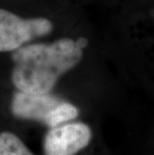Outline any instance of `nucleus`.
<instances>
[{
    "label": "nucleus",
    "mask_w": 154,
    "mask_h": 155,
    "mask_svg": "<svg viewBox=\"0 0 154 155\" xmlns=\"http://www.w3.org/2000/svg\"><path fill=\"white\" fill-rule=\"evenodd\" d=\"M82 48L79 42L70 38L21 46L12 55L13 84L28 93H49L61 75L80 62Z\"/></svg>",
    "instance_id": "nucleus-1"
},
{
    "label": "nucleus",
    "mask_w": 154,
    "mask_h": 155,
    "mask_svg": "<svg viewBox=\"0 0 154 155\" xmlns=\"http://www.w3.org/2000/svg\"><path fill=\"white\" fill-rule=\"evenodd\" d=\"M52 28L46 18L24 19L0 8V52L14 51L33 38L50 33Z\"/></svg>",
    "instance_id": "nucleus-2"
},
{
    "label": "nucleus",
    "mask_w": 154,
    "mask_h": 155,
    "mask_svg": "<svg viewBox=\"0 0 154 155\" xmlns=\"http://www.w3.org/2000/svg\"><path fill=\"white\" fill-rule=\"evenodd\" d=\"M90 127L81 122L50 128L44 138V155H75L89 144Z\"/></svg>",
    "instance_id": "nucleus-3"
},
{
    "label": "nucleus",
    "mask_w": 154,
    "mask_h": 155,
    "mask_svg": "<svg viewBox=\"0 0 154 155\" xmlns=\"http://www.w3.org/2000/svg\"><path fill=\"white\" fill-rule=\"evenodd\" d=\"M62 100L50 93H28L18 90L13 96L11 110L21 119L40 121L46 124L49 115Z\"/></svg>",
    "instance_id": "nucleus-4"
},
{
    "label": "nucleus",
    "mask_w": 154,
    "mask_h": 155,
    "mask_svg": "<svg viewBox=\"0 0 154 155\" xmlns=\"http://www.w3.org/2000/svg\"><path fill=\"white\" fill-rule=\"evenodd\" d=\"M0 155H33V153L17 135L11 132H1Z\"/></svg>",
    "instance_id": "nucleus-5"
},
{
    "label": "nucleus",
    "mask_w": 154,
    "mask_h": 155,
    "mask_svg": "<svg viewBox=\"0 0 154 155\" xmlns=\"http://www.w3.org/2000/svg\"><path fill=\"white\" fill-rule=\"evenodd\" d=\"M78 113H79V111H78L76 106H74L71 103H68V102L62 101L50 113L45 125H47L49 128L59 126L65 122L75 119L78 116Z\"/></svg>",
    "instance_id": "nucleus-6"
}]
</instances>
